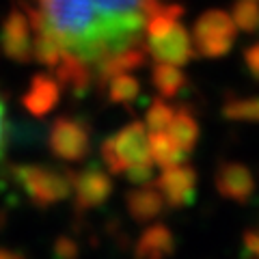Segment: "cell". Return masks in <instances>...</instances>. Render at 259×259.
<instances>
[{"label": "cell", "mask_w": 259, "mask_h": 259, "mask_svg": "<svg viewBox=\"0 0 259 259\" xmlns=\"http://www.w3.org/2000/svg\"><path fill=\"white\" fill-rule=\"evenodd\" d=\"M15 257H22V253H18V250H7V248H0V259H15Z\"/></svg>", "instance_id": "obj_27"}, {"label": "cell", "mask_w": 259, "mask_h": 259, "mask_svg": "<svg viewBox=\"0 0 259 259\" xmlns=\"http://www.w3.org/2000/svg\"><path fill=\"white\" fill-rule=\"evenodd\" d=\"M71 192L76 197V207L80 212L104 205L112 194V180L108 171L89 166L78 175H71Z\"/></svg>", "instance_id": "obj_6"}, {"label": "cell", "mask_w": 259, "mask_h": 259, "mask_svg": "<svg viewBox=\"0 0 259 259\" xmlns=\"http://www.w3.org/2000/svg\"><path fill=\"white\" fill-rule=\"evenodd\" d=\"M149 153H151L153 164H158L160 168L182 164V162L186 160V156H188L166 130H160V132L149 134Z\"/></svg>", "instance_id": "obj_15"}, {"label": "cell", "mask_w": 259, "mask_h": 259, "mask_svg": "<svg viewBox=\"0 0 259 259\" xmlns=\"http://www.w3.org/2000/svg\"><path fill=\"white\" fill-rule=\"evenodd\" d=\"M238 26L233 24L231 15L221 9L205 11L197 18L192 28V46L194 52H199L205 59H221L229 54L233 41H236Z\"/></svg>", "instance_id": "obj_3"}, {"label": "cell", "mask_w": 259, "mask_h": 259, "mask_svg": "<svg viewBox=\"0 0 259 259\" xmlns=\"http://www.w3.org/2000/svg\"><path fill=\"white\" fill-rule=\"evenodd\" d=\"M0 48L15 63H28L32 59V24L24 9H11L0 28Z\"/></svg>", "instance_id": "obj_5"}, {"label": "cell", "mask_w": 259, "mask_h": 259, "mask_svg": "<svg viewBox=\"0 0 259 259\" xmlns=\"http://www.w3.org/2000/svg\"><path fill=\"white\" fill-rule=\"evenodd\" d=\"M173 250H175L173 233L168 227L160 223L147 227L141 233L139 242H136V255L141 259H162V257L173 255Z\"/></svg>", "instance_id": "obj_14"}, {"label": "cell", "mask_w": 259, "mask_h": 259, "mask_svg": "<svg viewBox=\"0 0 259 259\" xmlns=\"http://www.w3.org/2000/svg\"><path fill=\"white\" fill-rule=\"evenodd\" d=\"M166 132L173 136L186 153H190L199 143V123L188 108H177L173 112V119L168 123Z\"/></svg>", "instance_id": "obj_16"}, {"label": "cell", "mask_w": 259, "mask_h": 259, "mask_svg": "<svg viewBox=\"0 0 259 259\" xmlns=\"http://www.w3.org/2000/svg\"><path fill=\"white\" fill-rule=\"evenodd\" d=\"M50 149L56 158L65 162H80L89 156V149H91L89 127L82 121L71 117L56 119L50 130Z\"/></svg>", "instance_id": "obj_4"}, {"label": "cell", "mask_w": 259, "mask_h": 259, "mask_svg": "<svg viewBox=\"0 0 259 259\" xmlns=\"http://www.w3.org/2000/svg\"><path fill=\"white\" fill-rule=\"evenodd\" d=\"M61 56L63 50L54 35H50L46 28L32 26V59H37L46 67H54L61 61Z\"/></svg>", "instance_id": "obj_18"}, {"label": "cell", "mask_w": 259, "mask_h": 259, "mask_svg": "<svg viewBox=\"0 0 259 259\" xmlns=\"http://www.w3.org/2000/svg\"><path fill=\"white\" fill-rule=\"evenodd\" d=\"M52 69H54V78L59 80V84L69 89L74 95H84L89 91V87H91L93 69L74 54H63L61 61Z\"/></svg>", "instance_id": "obj_13"}, {"label": "cell", "mask_w": 259, "mask_h": 259, "mask_svg": "<svg viewBox=\"0 0 259 259\" xmlns=\"http://www.w3.org/2000/svg\"><path fill=\"white\" fill-rule=\"evenodd\" d=\"M108 97L115 104H132L141 95V82L130 74H117L108 80Z\"/></svg>", "instance_id": "obj_19"}, {"label": "cell", "mask_w": 259, "mask_h": 259, "mask_svg": "<svg viewBox=\"0 0 259 259\" xmlns=\"http://www.w3.org/2000/svg\"><path fill=\"white\" fill-rule=\"evenodd\" d=\"M145 61H147V48L141 44L130 46L125 50H119L115 54L106 56V59H102L93 67V78L100 84H106L112 76L130 74L132 69H139L141 65H145Z\"/></svg>", "instance_id": "obj_11"}, {"label": "cell", "mask_w": 259, "mask_h": 259, "mask_svg": "<svg viewBox=\"0 0 259 259\" xmlns=\"http://www.w3.org/2000/svg\"><path fill=\"white\" fill-rule=\"evenodd\" d=\"M173 112H175L173 106H168V104L162 102V100H156L147 108V115H145V127H147L149 132L166 130L168 123H171V119H173Z\"/></svg>", "instance_id": "obj_22"}, {"label": "cell", "mask_w": 259, "mask_h": 259, "mask_svg": "<svg viewBox=\"0 0 259 259\" xmlns=\"http://www.w3.org/2000/svg\"><path fill=\"white\" fill-rule=\"evenodd\" d=\"M244 63H246V67L250 69V74H253L255 78H259V44H253L250 48H246Z\"/></svg>", "instance_id": "obj_24"}, {"label": "cell", "mask_w": 259, "mask_h": 259, "mask_svg": "<svg viewBox=\"0 0 259 259\" xmlns=\"http://www.w3.org/2000/svg\"><path fill=\"white\" fill-rule=\"evenodd\" d=\"M225 119L229 121H259V97H242V100H229L223 108Z\"/></svg>", "instance_id": "obj_20"}, {"label": "cell", "mask_w": 259, "mask_h": 259, "mask_svg": "<svg viewBox=\"0 0 259 259\" xmlns=\"http://www.w3.org/2000/svg\"><path fill=\"white\" fill-rule=\"evenodd\" d=\"M59 102H61V84L59 80L48 74H37L30 80L26 93L22 95V106L35 117L50 115Z\"/></svg>", "instance_id": "obj_10"}, {"label": "cell", "mask_w": 259, "mask_h": 259, "mask_svg": "<svg viewBox=\"0 0 259 259\" xmlns=\"http://www.w3.org/2000/svg\"><path fill=\"white\" fill-rule=\"evenodd\" d=\"M125 205L134 221L151 223V221H156L162 214V209H164V199H162L158 186H151L147 182V184H139V188L127 192Z\"/></svg>", "instance_id": "obj_12"}, {"label": "cell", "mask_w": 259, "mask_h": 259, "mask_svg": "<svg viewBox=\"0 0 259 259\" xmlns=\"http://www.w3.org/2000/svg\"><path fill=\"white\" fill-rule=\"evenodd\" d=\"M151 82L158 89V93L162 97L173 100L182 93V89L186 87V76L180 69V65L171 63H156L151 69Z\"/></svg>", "instance_id": "obj_17"}, {"label": "cell", "mask_w": 259, "mask_h": 259, "mask_svg": "<svg viewBox=\"0 0 259 259\" xmlns=\"http://www.w3.org/2000/svg\"><path fill=\"white\" fill-rule=\"evenodd\" d=\"M231 20L244 32L257 30L259 28V3L257 0H238V3L233 5Z\"/></svg>", "instance_id": "obj_21"}, {"label": "cell", "mask_w": 259, "mask_h": 259, "mask_svg": "<svg viewBox=\"0 0 259 259\" xmlns=\"http://www.w3.org/2000/svg\"><path fill=\"white\" fill-rule=\"evenodd\" d=\"M24 11L32 26L54 35L63 54L78 56L91 69L141 44L145 32V0H32Z\"/></svg>", "instance_id": "obj_1"}, {"label": "cell", "mask_w": 259, "mask_h": 259, "mask_svg": "<svg viewBox=\"0 0 259 259\" xmlns=\"http://www.w3.org/2000/svg\"><path fill=\"white\" fill-rule=\"evenodd\" d=\"M156 186L166 205L186 207L192 203L194 194H197V173L184 162L175 166H166L162 168V175L158 177Z\"/></svg>", "instance_id": "obj_8"}, {"label": "cell", "mask_w": 259, "mask_h": 259, "mask_svg": "<svg viewBox=\"0 0 259 259\" xmlns=\"http://www.w3.org/2000/svg\"><path fill=\"white\" fill-rule=\"evenodd\" d=\"M5 136H7V121H5V104L0 100V158L5 151Z\"/></svg>", "instance_id": "obj_26"}, {"label": "cell", "mask_w": 259, "mask_h": 259, "mask_svg": "<svg viewBox=\"0 0 259 259\" xmlns=\"http://www.w3.org/2000/svg\"><path fill=\"white\" fill-rule=\"evenodd\" d=\"M71 171H56L44 164H20L13 168V177L24 194L37 207L61 203L71 194Z\"/></svg>", "instance_id": "obj_2"}, {"label": "cell", "mask_w": 259, "mask_h": 259, "mask_svg": "<svg viewBox=\"0 0 259 259\" xmlns=\"http://www.w3.org/2000/svg\"><path fill=\"white\" fill-rule=\"evenodd\" d=\"M54 255L61 259H74L78 255V244L71 238H59L54 242Z\"/></svg>", "instance_id": "obj_23"}, {"label": "cell", "mask_w": 259, "mask_h": 259, "mask_svg": "<svg viewBox=\"0 0 259 259\" xmlns=\"http://www.w3.org/2000/svg\"><path fill=\"white\" fill-rule=\"evenodd\" d=\"M257 80H259V78H257Z\"/></svg>", "instance_id": "obj_28"}, {"label": "cell", "mask_w": 259, "mask_h": 259, "mask_svg": "<svg viewBox=\"0 0 259 259\" xmlns=\"http://www.w3.org/2000/svg\"><path fill=\"white\" fill-rule=\"evenodd\" d=\"M214 184L221 197L236 203H246L255 192V177L250 168L240 162H221L216 168Z\"/></svg>", "instance_id": "obj_9"}, {"label": "cell", "mask_w": 259, "mask_h": 259, "mask_svg": "<svg viewBox=\"0 0 259 259\" xmlns=\"http://www.w3.org/2000/svg\"><path fill=\"white\" fill-rule=\"evenodd\" d=\"M244 248L248 250L250 255L259 257V233H255V231L244 233Z\"/></svg>", "instance_id": "obj_25"}, {"label": "cell", "mask_w": 259, "mask_h": 259, "mask_svg": "<svg viewBox=\"0 0 259 259\" xmlns=\"http://www.w3.org/2000/svg\"><path fill=\"white\" fill-rule=\"evenodd\" d=\"M110 141L121 164H123V173L132 166L153 164L149 153V134L145 123H141V121H132L125 127H121L115 136H110Z\"/></svg>", "instance_id": "obj_7"}]
</instances>
